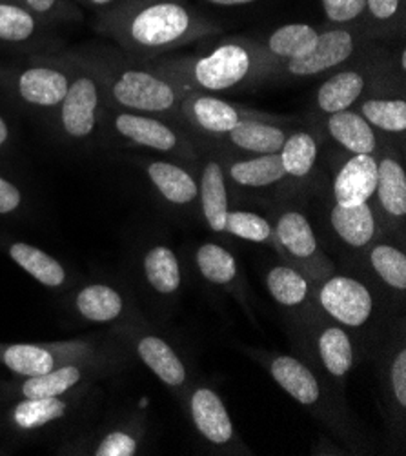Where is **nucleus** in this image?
<instances>
[{"label":"nucleus","instance_id":"obj_1","mask_svg":"<svg viewBox=\"0 0 406 456\" xmlns=\"http://www.w3.org/2000/svg\"><path fill=\"white\" fill-rule=\"evenodd\" d=\"M262 368L268 370L274 382L299 405L306 407L308 411L323 422H327L336 433H344L350 426L344 420V409L337 395L330 391L328 382L321 379L319 371L315 370L310 362L295 356V354H281V353H255L252 351Z\"/></svg>","mask_w":406,"mask_h":456},{"label":"nucleus","instance_id":"obj_2","mask_svg":"<svg viewBox=\"0 0 406 456\" xmlns=\"http://www.w3.org/2000/svg\"><path fill=\"white\" fill-rule=\"evenodd\" d=\"M313 302L330 321L350 331L359 344L360 335L374 328L381 295L377 297L367 281L336 271L313 288Z\"/></svg>","mask_w":406,"mask_h":456},{"label":"nucleus","instance_id":"obj_3","mask_svg":"<svg viewBox=\"0 0 406 456\" xmlns=\"http://www.w3.org/2000/svg\"><path fill=\"white\" fill-rule=\"evenodd\" d=\"M119 356H122L120 351L117 353L112 347L87 338L35 344H0V366L21 379L44 375L70 362Z\"/></svg>","mask_w":406,"mask_h":456},{"label":"nucleus","instance_id":"obj_4","mask_svg":"<svg viewBox=\"0 0 406 456\" xmlns=\"http://www.w3.org/2000/svg\"><path fill=\"white\" fill-rule=\"evenodd\" d=\"M274 227L276 251L281 262L292 264L304 273L313 288L336 273L334 262L321 251L318 235L304 213L299 209L283 211Z\"/></svg>","mask_w":406,"mask_h":456},{"label":"nucleus","instance_id":"obj_5","mask_svg":"<svg viewBox=\"0 0 406 456\" xmlns=\"http://www.w3.org/2000/svg\"><path fill=\"white\" fill-rule=\"evenodd\" d=\"M108 75V95L122 111L155 115L168 113L178 104L177 87L155 73L124 68Z\"/></svg>","mask_w":406,"mask_h":456},{"label":"nucleus","instance_id":"obj_6","mask_svg":"<svg viewBox=\"0 0 406 456\" xmlns=\"http://www.w3.org/2000/svg\"><path fill=\"white\" fill-rule=\"evenodd\" d=\"M199 438L224 454H248L220 395L208 386H190L183 398Z\"/></svg>","mask_w":406,"mask_h":456},{"label":"nucleus","instance_id":"obj_7","mask_svg":"<svg viewBox=\"0 0 406 456\" xmlns=\"http://www.w3.org/2000/svg\"><path fill=\"white\" fill-rule=\"evenodd\" d=\"M311 322L313 324L306 328V340H310L311 349L310 363L318 371H325L330 382L343 386L363 353L353 335L330 321L321 311L311 318Z\"/></svg>","mask_w":406,"mask_h":456},{"label":"nucleus","instance_id":"obj_8","mask_svg":"<svg viewBox=\"0 0 406 456\" xmlns=\"http://www.w3.org/2000/svg\"><path fill=\"white\" fill-rule=\"evenodd\" d=\"M124 363V358H99L70 362L64 366L37 377H26L21 382L10 384L8 398H40V396H62L84 391L89 380H95L110 371H115Z\"/></svg>","mask_w":406,"mask_h":456},{"label":"nucleus","instance_id":"obj_9","mask_svg":"<svg viewBox=\"0 0 406 456\" xmlns=\"http://www.w3.org/2000/svg\"><path fill=\"white\" fill-rule=\"evenodd\" d=\"M103 106V87L94 71L79 69L71 73L66 97L57 108L59 129L70 141H86L99 124Z\"/></svg>","mask_w":406,"mask_h":456},{"label":"nucleus","instance_id":"obj_10","mask_svg":"<svg viewBox=\"0 0 406 456\" xmlns=\"http://www.w3.org/2000/svg\"><path fill=\"white\" fill-rule=\"evenodd\" d=\"M253 53L241 44L219 45L211 53L194 61L186 69L188 80L210 94H220L243 84L253 73Z\"/></svg>","mask_w":406,"mask_h":456},{"label":"nucleus","instance_id":"obj_11","mask_svg":"<svg viewBox=\"0 0 406 456\" xmlns=\"http://www.w3.org/2000/svg\"><path fill=\"white\" fill-rule=\"evenodd\" d=\"M388 340L379 342V370L385 411L388 426L395 438H404L406 429V340L404 324L401 322L399 333L392 328L386 333Z\"/></svg>","mask_w":406,"mask_h":456},{"label":"nucleus","instance_id":"obj_12","mask_svg":"<svg viewBox=\"0 0 406 456\" xmlns=\"http://www.w3.org/2000/svg\"><path fill=\"white\" fill-rule=\"evenodd\" d=\"M190 26V15L183 6L159 3L135 13L126 24V35L137 48L161 50L186 37Z\"/></svg>","mask_w":406,"mask_h":456},{"label":"nucleus","instance_id":"obj_13","mask_svg":"<svg viewBox=\"0 0 406 456\" xmlns=\"http://www.w3.org/2000/svg\"><path fill=\"white\" fill-rule=\"evenodd\" d=\"M122 337H126L133 353L161 380V384L183 400L190 387V375L177 349L162 337L146 330H124Z\"/></svg>","mask_w":406,"mask_h":456},{"label":"nucleus","instance_id":"obj_14","mask_svg":"<svg viewBox=\"0 0 406 456\" xmlns=\"http://www.w3.org/2000/svg\"><path fill=\"white\" fill-rule=\"evenodd\" d=\"M71 73L54 64H31L15 75L17 97L35 110H57L70 87Z\"/></svg>","mask_w":406,"mask_h":456},{"label":"nucleus","instance_id":"obj_15","mask_svg":"<svg viewBox=\"0 0 406 456\" xmlns=\"http://www.w3.org/2000/svg\"><path fill=\"white\" fill-rule=\"evenodd\" d=\"M84 391L62 396L17 398L4 413L6 426L15 433H35L64 420Z\"/></svg>","mask_w":406,"mask_h":456},{"label":"nucleus","instance_id":"obj_16","mask_svg":"<svg viewBox=\"0 0 406 456\" xmlns=\"http://www.w3.org/2000/svg\"><path fill=\"white\" fill-rule=\"evenodd\" d=\"M355 50L353 37L346 29H330L318 37L313 48L299 57L286 61L290 77H315L344 64Z\"/></svg>","mask_w":406,"mask_h":456},{"label":"nucleus","instance_id":"obj_17","mask_svg":"<svg viewBox=\"0 0 406 456\" xmlns=\"http://www.w3.org/2000/svg\"><path fill=\"white\" fill-rule=\"evenodd\" d=\"M330 225L334 235L352 251H365L381 233V224L370 202L359 206L334 204L330 209Z\"/></svg>","mask_w":406,"mask_h":456},{"label":"nucleus","instance_id":"obj_18","mask_svg":"<svg viewBox=\"0 0 406 456\" xmlns=\"http://www.w3.org/2000/svg\"><path fill=\"white\" fill-rule=\"evenodd\" d=\"M377 188V159L352 155L334 178V199L339 206L367 204Z\"/></svg>","mask_w":406,"mask_h":456},{"label":"nucleus","instance_id":"obj_19","mask_svg":"<svg viewBox=\"0 0 406 456\" xmlns=\"http://www.w3.org/2000/svg\"><path fill=\"white\" fill-rule=\"evenodd\" d=\"M113 131L135 146L155 151H175L178 148V134L162 120L133 111H117L112 117Z\"/></svg>","mask_w":406,"mask_h":456},{"label":"nucleus","instance_id":"obj_20","mask_svg":"<svg viewBox=\"0 0 406 456\" xmlns=\"http://www.w3.org/2000/svg\"><path fill=\"white\" fill-rule=\"evenodd\" d=\"M264 286L272 300L290 311L313 309V284L304 273L292 264L279 262L269 267L264 275Z\"/></svg>","mask_w":406,"mask_h":456},{"label":"nucleus","instance_id":"obj_21","mask_svg":"<svg viewBox=\"0 0 406 456\" xmlns=\"http://www.w3.org/2000/svg\"><path fill=\"white\" fill-rule=\"evenodd\" d=\"M365 262L374 275V279L390 291L395 298H404L406 293V253L402 246L383 239V235L374 240L365 249Z\"/></svg>","mask_w":406,"mask_h":456},{"label":"nucleus","instance_id":"obj_22","mask_svg":"<svg viewBox=\"0 0 406 456\" xmlns=\"http://www.w3.org/2000/svg\"><path fill=\"white\" fill-rule=\"evenodd\" d=\"M385 222L392 230L404 225L406 216V173L402 164L394 157L377 160L376 195Z\"/></svg>","mask_w":406,"mask_h":456},{"label":"nucleus","instance_id":"obj_23","mask_svg":"<svg viewBox=\"0 0 406 456\" xmlns=\"http://www.w3.org/2000/svg\"><path fill=\"white\" fill-rule=\"evenodd\" d=\"M183 111L186 118L204 133L224 136H227L243 118L250 117L243 115L230 102L206 94H194L186 97L183 102Z\"/></svg>","mask_w":406,"mask_h":456},{"label":"nucleus","instance_id":"obj_24","mask_svg":"<svg viewBox=\"0 0 406 456\" xmlns=\"http://www.w3.org/2000/svg\"><path fill=\"white\" fill-rule=\"evenodd\" d=\"M199 199L206 225L215 235H224V224L230 211L227 175L217 160H208L201 173Z\"/></svg>","mask_w":406,"mask_h":456},{"label":"nucleus","instance_id":"obj_25","mask_svg":"<svg viewBox=\"0 0 406 456\" xmlns=\"http://www.w3.org/2000/svg\"><path fill=\"white\" fill-rule=\"evenodd\" d=\"M6 253L21 269H24L33 281L44 288L61 289L70 282L68 271L61 260L54 258L50 253L37 246L26 242H10L6 244Z\"/></svg>","mask_w":406,"mask_h":456},{"label":"nucleus","instance_id":"obj_26","mask_svg":"<svg viewBox=\"0 0 406 456\" xmlns=\"http://www.w3.org/2000/svg\"><path fill=\"white\" fill-rule=\"evenodd\" d=\"M73 307L86 322L112 324L126 313V300L113 286L87 284L75 293Z\"/></svg>","mask_w":406,"mask_h":456},{"label":"nucleus","instance_id":"obj_27","mask_svg":"<svg viewBox=\"0 0 406 456\" xmlns=\"http://www.w3.org/2000/svg\"><path fill=\"white\" fill-rule=\"evenodd\" d=\"M146 173L161 197L173 206H190L199 199L197 180L185 167L171 162H150Z\"/></svg>","mask_w":406,"mask_h":456},{"label":"nucleus","instance_id":"obj_28","mask_svg":"<svg viewBox=\"0 0 406 456\" xmlns=\"http://www.w3.org/2000/svg\"><path fill=\"white\" fill-rule=\"evenodd\" d=\"M328 133L352 155H374L377 150V136L374 127L352 110H344L328 117Z\"/></svg>","mask_w":406,"mask_h":456},{"label":"nucleus","instance_id":"obj_29","mask_svg":"<svg viewBox=\"0 0 406 456\" xmlns=\"http://www.w3.org/2000/svg\"><path fill=\"white\" fill-rule=\"evenodd\" d=\"M195 265L201 277L217 288L237 289L241 269L236 255L217 242H204L195 251Z\"/></svg>","mask_w":406,"mask_h":456},{"label":"nucleus","instance_id":"obj_30","mask_svg":"<svg viewBox=\"0 0 406 456\" xmlns=\"http://www.w3.org/2000/svg\"><path fill=\"white\" fill-rule=\"evenodd\" d=\"M227 136L236 148L243 151L253 155H269L281 151L288 134L283 127L250 115L243 118Z\"/></svg>","mask_w":406,"mask_h":456},{"label":"nucleus","instance_id":"obj_31","mask_svg":"<svg viewBox=\"0 0 406 456\" xmlns=\"http://www.w3.org/2000/svg\"><path fill=\"white\" fill-rule=\"evenodd\" d=\"M143 273L148 286L162 295L171 297L178 293L183 284V269L171 248L164 244L152 246L143 258Z\"/></svg>","mask_w":406,"mask_h":456},{"label":"nucleus","instance_id":"obj_32","mask_svg":"<svg viewBox=\"0 0 406 456\" xmlns=\"http://www.w3.org/2000/svg\"><path fill=\"white\" fill-rule=\"evenodd\" d=\"M365 86L367 80L359 71H339L321 84L318 91V108L327 115L352 110L363 95Z\"/></svg>","mask_w":406,"mask_h":456},{"label":"nucleus","instance_id":"obj_33","mask_svg":"<svg viewBox=\"0 0 406 456\" xmlns=\"http://www.w3.org/2000/svg\"><path fill=\"white\" fill-rule=\"evenodd\" d=\"M230 178L243 188H266L286 178L279 153L237 160L228 169Z\"/></svg>","mask_w":406,"mask_h":456},{"label":"nucleus","instance_id":"obj_34","mask_svg":"<svg viewBox=\"0 0 406 456\" xmlns=\"http://www.w3.org/2000/svg\"><path fill=\"white\" fill-rule=\"evenodd\" d=\"M145 428L137 422L101 431L92 445L84 447L89 456H135L139 454Z\"/></svg>","mask_w":406,"mask_h":456},{"label":"nucleus","instance_id":"obj_35","mask_svg":"<svg viewBox=\"0 0 406 456\" xmlns=\"http://www.w3.org/2000/svg\"><path fill=\"white\" fill-rule=\"evenodd\" d=\"M318 37L319 33L306 24L281 26L268 38V52L283 61L299 59L313 48Z\"/></svg>","mask_w":406,"mask_h":456},{"label":"nucleus","instance_id":"obj_36","mask_svg":"<svg viewBox=\"0 0 406 456\" xmlns=\"http://www.w3.org/2000/svg\"><path fill=\"white\" fill-rule=\"evenodd\" d=\"M279 157L286 176L304 178L318 160V142L308 131H295L286 136Z\"/></svg>","mask_w":406,"mask_h":456},{"label":"nucleus","instance_id":"obj_37","mask_svg":"<svg viewBox=\"0 0 406 456\" xmlns=\"http://www.w3.org/2000/svg\"><path fill=\"white\" fill-rule=\"evenodd\" d=\"M224 235H230L234 239H241L253 244H268L276 249L272 224H269L266 216H261L253 211L230 209L227 224H224Z\"/></svg>","mask_w":406,"mask_h":456},{"label":"nucleus","instance_id":"obj_38","mask_svg":"<svg viewBox=\"0 0 406 456\" xmlns=\"http://www.w3.org/2000/svg\"><path fill=\"white\" fill-rule=\"evenodd\" d=\"M359 115L372 127L386 133L406 129V102L402 99H369L359 106Z\"/></svg>","mask_w":406,"mask_h":456},{"label":"nucleus","instance_id":"obj_39","mask_svg":"<svg viewBox=\"0 0 406 456\" xmlns=\"http://www.w3.org/2000/svg\"><path fill=\"white\" fill-rule=\"evenodd\" d=\"M37 31L35 15L21 4L0 0V42L22 44Z\"/></svg>","mask_w":406,"mask_h":456},{"label":"nucleus","instance_id":"obj_40","mask_svg":"<svg viewBox=\"0 0 406 456\" xmlns=\"http://www.w3.org/2000/svg\"><path fill=\"white\" fill-rule=\"evenodd\" d=\"M323 8L332 22H350L367 10V0H323Z\"/></svg>","mask_w":406,"mask_h":456},{"label":"nucleus","instance_id":"obj_41","mask_svg":"<svg viewBox=\"0 0 406 456\" xmlns=\"http://www.w3.org/2000/svg\"><path fill=\"white\" fill-rule=\"evenodd\" d=\"M22 191L12 180L0 175V216L13 215L22 208Z\"/></svg>","mask_w":406,"mask_h":456},{"label":"nucleus","instance_id":"obj_42","mask_svg":"<svg viewBox=\"0 0 406 456\" xmlns=\"http://www.w3.org/2000/svg\"><path fill=\"white\" fill-rule=\"evenodd\" d=\"M367 6L376 19L386 20L395 15L399 8V0H367Z\"/></svg>","mask_w":406,"mask_h":456},{"label":"nucleus","instance_id":"obj_43","mask_svg":"<svg viewBox=\"0 0 406 456\" xmlns=\"http://www.w3.org/2000/svg\"><path fill=\"white\" fill-rule=\"evenodd\" d=\"M22 3L35 17H46L57 10L61 0H22Z\"/></svg>","mask_w":406,"mask_h":456},{"label":"nucleus","instance_id":"obj_44","mask_svg":"<svg viewBox=\"0 0 406 456\" xmlns=\"http://www.w3.org/2000/svg\"><path fill=\"white\" fill-rule=\"evenodd\" d=\"M10 136H12V129L10 124L6 120L4 115H0V150H4L10 142Z\"/></svg>","mask_w":406,"mask_h":456},{"label":"nucleus","instance_id":"obj_45","mask_svg":"<svg viewBox=\"0 0 406 456\" xmlns=\"http://www.w3.org/2000/svg\"><path fill=\"white\" fill-rule=\"evenodd\" d=\"M208 3L217 6H244V4L255 3V0H208Z\"/></svg>","mask_w":406,"mask_h":456},{"label":"nucleus","instance_id":"obj_46","mask_svg":"<svg viewBox=\"0 0 406 456\" xmlns=\"http://www.w3.org/2000/svg\"><path fill=\"white\" fill-rule=\"evenodd\" d=\"M87 3L94 4V6H108V4L115 3V0H87Z\"/></svg>","mask_w":406,"mask_h":456},{"label":"nucleus","instance_id":"obj_47","mask_svg":"<svg viewBox=\"0 0 406 456\" xmlns=\"http://www.w3.org/2000/svg\"><path fill=\"white\" fill-rule=\"evenodd\" d=\"M399 64H401V69L404 71V68H406V52H404V50L401 52V61H399Z\"/></svg>","mask_w":406,"mask_h":456}]
</instances>
